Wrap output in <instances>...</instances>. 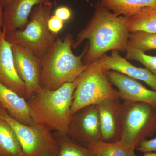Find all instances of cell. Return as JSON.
<instances>
[{"label":"cell","mask_w":156,"mask_h":156,"mask_svg":"<svg viewBox=\"0 0 156 156\" xmlns=\"http://www.w3.org/2000/svg\"><path fill=\"white\" fill-rule=\"evenodd\" d=\"M0 156H23L22 148L14 129L0 116Z\"/></svg>","instance_id":"cell-17"},{"label":"cell","mask_w":156,"mask_h":156,"mask_svg":"<svg viewBox=\"0 0 156 156\" xmlns=\"http://www.w3.org/2000/svg\"><path fill=\"white\" fill-rule=\"evenodd\" d=\"M0 104L14 119L27 126L34 123L25 98L18 95L0 83Z\"/></svg>","instance_id":"cell-15"},{"label":"cell","mask_w":156,"mask_h":156,"mask_svg":"<svg viewBox=\"0 0 156 156\" xmlns=\"http://www.w3.org/2000/svg\"><path fill=\"white\" fill-rule=\"evenodd\" d=\"M54 15L63 21H65L71 18L72 12L69 8L66 6H60L55 10Z\"/></svg>","instance_id":"cell-25"},{"label":"cell","mask_w":156,"mask_h":156,"mask_svg":"<svg viewBox=\"0 0 156 156\" xmlns=\"http://www.w3.org/2000/svg\"><path fill=\"white\" fill-rule=\"evenodd\" d=\"M128 44L144 53L156 50V33L142 31L130 33Z\"/></svg>","instance_id":"cell-21"},{"label":"cell","mask_w":156,"mask_h":156,"mask_svg":"<svg viewBox=\"0 0 156 156\" xmlns=\"http://www.w3.org/2000/svg\"><path fill=\"white\" fill-rule=\"evenodd\" d=\"M155 132H156V130H155Z\"/></svg>","instance_id":"cell-30"},{"label":"cell","mask_w":156,"mask_h":156,"mask_svg":"<svg viewBox=\"0 0 156 156\" xmlns=\"http://www.w3.org/2000/svg\"><path fill=\"white\" fill-rule=\"evenodd\" d=\"M74 40L67 34L57 38L50 50L41 58L40 85L42 89L55 90L66 83H71L85 71L89 65H84L83 58L88 46L79 56L72 51Z\"/></svg>","instance_id":"cell-3"},{"label":"cell","mask_w":156,"mask_h":156,"mask_svg":"<svg viewBox=\"0 0 156 156\" xmlns=\"http://www.w3.org/2000/svg\"><path fill=\"white\" fill-rule=\"evenodd\" d=\"M59 151L57 156H95L89 148L79 143L67 134L54 133Z\"/></svg>","instance_id":"cell-20"},{"label":"cell","mask_w":156,"mask_h":156,"mask_svg":"<svg viewBox=\"0 0 156 156\" xmlns=\"http://www.w3.org/2000/svg\"><path fill=\"white\" fill-rule=\"evenodd\" d=\"M3 9L0 7V38L3 34Z\"/></svg>","instance_id":"cell-26"},{"label":"cell","mask_w":156,"mask_h":156,"mask_svg":"<svg viewBox=\"0 0 156 156\" xmlns=\"http://www.w3.org/2000/svg\"><path fill=\"white\" fill-rule=\"evenodd\" d=\"M11 45L15 67L20 77L25 84V98L27 100L41 88L40 85L41 58L21 45Z\"/></svg>","instance_id":"cell-9"},{"label":"cell","mask_w":156,"mask_h":156,"mask_svg":"<svg viewBox=\"0 0 156 156\" xmlns=\"http://www.w3.org/2000/svg\"><path fill=\"white\" fill-rule=\"evenodd\" d=\"M120 98H108L97 104L102 140L112 142L119 140Z\"/></svg>","instance_id":"cell-13"},{"label":"cell","mask_w":156,"mask_h":156,"mask_svg":"<svg viewBox=\"0 0 156 156\" xmlns=\"http://www.w3.org/2000/svg\"><path fill=\"white\" fill-rule=\"evenodd\" d=\"M108 71L99 58L82 73V80L73 95L71 115L83 108L98 104L105 99L120 98L118 90L113 87L108 76Z\"/></svg>","instance_id":"cell-6"},{"label":"cell","mask_w":156,"mask_h":156,"mask_svg":"<svg viewBox=\"0 0 156 156\" xmlns=\"http://www.w3.org/2000/svg\"><path fill=\"white\" fill-rule=\"evenodd\" d=\"M0 83L25 98V84L17 73L12 45L6 40L4 31L0 38Z\"/></svg>","instance_id":"cell-11"},{"label":"cell","mask_w":156,"mask_h":156,"mask_svg":"<svg viewBox=\"0 0 156 156\" xmlns=\"http://www.w3.org/2000/svg\"><path fill=\"white\" fill-rule=\"evenodd\" d=\"M2 105H1L0 104V109H2Z\"/></svg>","instance_id":"cell-29"},{"label":"cell","mask_w":156,"mask_h":156,"mask_svg":"<svg viewBox=\"0 0 156 156\" xmlns=\"http://www.w3.org/2000/svg\"><path fill=\"white\" fill-rule=\"evenodd\" d=\"M141 153L156 152V137L151 140H144L135 149Z\"/></svg>","instance_id":"cell-24"},{"label":"cell","mask_w":156,"mask_h":156,"mask_svg":"<svg viewBox=\"0 0 156 156\" xmlns=\"http://www.w3.org/2000/svg\"><path fill=\"white\" fill-rule=\"evenodd\" d=\"M82 79V73L73 82L64 84L55 90L41 88L27 100L34 124L67 134L73 95Z\"/></svg>","instance_id":"cell-2"},{"label":"cell","mask_w":156,"mask_h":156,"mask_svg":"<svg viewBox=\"0 0 156 156\" xmlns=\"http://www.w3.org/2000/svg\"><path fill=\"white\" fill-rule=\"evenodd\" d=\"M51 0H12L3 9V31L5 34L25 27L33 9Z\"/></svg>","instance_id":"cell-12"},{"label":"cell","mask_w":156,"mask_h":156,"mask_svg":"<svg viewBox=\"0 0 156 156\" xmlns=\"http://www.w3.org/2000/svg\"><path fill=\"white\" fill-rule=\"evenodd\" d=\"M126 59L139 62L156 76V56L147 55L128 44L126 46Z\"/></svg>","instance_id":"cell-22"},{"label":"cell","mask_w":156,"mask_h":156,"mask_svg":"<svg viewBox=\"0 0 156 156\" xmlns=\"http://www.w3.org/2000/svg\"><path fill=\"white\" fill-rule=\"evenodd\" d=\"M130 33L142 31L156 33V9H146L131 17H126Z\"/></svg>","instance_id":"cell-18"},{"label":"cell","mask_w":156,"mask_h":156,"mask_svg":"<svg viewBox=\"0 0 156 156\" xmlns=\"http://www.w3.org/2000/svg\"><path fill=\"white\" fill-rule=\"evenodd\" d=\"M67 134L87 147L102 140L97 104L85 107L71 115Z\"/></svg>","instance_id":"cell-8"},{"label":"cell","mask_w":156,"mask_h":156,"mask_svg":"<svg viewBox=\"0 0 156 156\" xmlns=\"http://www.w3.org/2000/svg\"><path fill=\"white\" fill-rule=\"evenodd\" d=\"M108 76L118 89L120 98L124 101L141 102L156 107V91L146 88L137 80L113 70H109Z\"/></svg>","instance_id":"cell-10"},{"label":"cell","mask_w":156,"mask_h":156,"mask_svg":"<svg viewBox=\"0 0 156 156\" xmlns=\"http://www.w3.org/2000/svg\"><path fill=\"white\" fill-rule=\"evenodd\" d=\"M87 25L78 33L73 48L77 49L85 40L89 45L84 55V65L91 64L109 51L126 52L129 32L126 17L117 16L98 1Z\"/></svg>","instance_id":"cell-1"},{"label":"cell","mask_w":156,"mask_h":156,"mask_svg":"<svg viewBox=\"0 0 156 156\" xmlns=\"http://www.w3.org/2000/svg\"><path fill=\"white\" fill-rule=\"evenodd\" d=\"M156 107L141 102L124 101L120 114L119 140L136 148L155 132Z\"/></svg>","instance_id":"cell-5"},{"label":"cell","mask_w":156,"mask_h":156,"mask_svg":"<svg viewBox=\"0 0 156 156\" xmlns=\"http://www.w3.org/2000/svg\"><path fill=\"white\" fill-rule=\"evenodd\" d=\"M105 67L136 80L143 81L156 91V76L146 68L137 67L121 56L119 51H112L110 56L106 54L100 58Z\"/></svg>","instance_id":"cell-14"},{"label":"cell","mask_w":156,"mask_h":156,"mask_svg":"<svg viewBox=\"0 0 156 156\" xmlns=\"http://www.w3.org/2000/svg\"><path fill=\"white\" fill-rule=\"evenodd\" d=\"M135 156H138L135 154ZM141 156H156V152H149L144 153Z\"/></svg>","instance_id":"cell-28"},{"label":"cell","mask_w":156,"mask_h":156,"mask_svg":"<svg viewBox=\"0 0 156 156\" xmlns=\"http://www.w3.org/2000/svg\"><path fill=\"white\" fill-rule=\"evenodd\" d=\"M11 1L12 0H0V7L4 9Z\"/></svg>","instance_id":"cell-27"},{"label":"cell","mask_w":156,"mask_h":156,"mask_svg":"<svg viewBox=\"0 0 156 156\" xmlns=\"http://www.w3.org/2000/svg\"><path fill=\"white\" fill-rule=\"evenodd\" d=\"M52 8V2L36 6L25 27L5 34L6 40L11 44H17L27 48L42 58L56 41V36L50 32L48 26Z\"/></svg>","instance_id":"cell-4"},{"label":"cell","mask_w":156,"mask_h":156,"mask_svg":"<svg viewBox=\"0 0 156 156\" xmlns=\"http://www.w3.org/2000/svg\"><path fill=\"white\" fill-rule=\"evenodd\" d=\"M117 16L131 17L146 9H156V0H98Z\"/></svg>","instance_id":"cell-16"},{"label":"cell","mask_w":156,"mask_h":156,"mask_svg":"<svg viewBox=\"0 0 156 156\" xmlns=\"http://www.w3.org/2000/svg\"><path fill=\"white\" fill-rule=\"evenodd\" d=\"M0 116L14 129L19 140L23 156H57L59 147L54 133L44 126H27L12 118L3 108Z\"/></svg>","instance_id":"cell-7"},{"label":"cell","mask_w":156,"mask_h":156,"mask_svg":"<svg viewBox=\"0 0 156 156\" xmlns=\"http://www.w3.org/2000/svg\"><path fill=\"white\" fill-rule=\"evenodd\" d=\"M95 156H135V148L127 146L120 140L99 141L88 147Z\"/></svg>","instance_id":"cell-19"},{"label":"cell","mask_w":156,"mask_h":156,"mask_svg":"<svg viewBox=\"0 0 156 156\" xmlns=\"http://www.w3.org/2000/svg\"><path fill=\"white\" fill-rule=\"evenodd\" d=\"M64 23V21L53 14L51 15L48 20V28L51 33L56 36L63 28Z\"/></svg>","instance_id":"cell-23"}]
</instances>
